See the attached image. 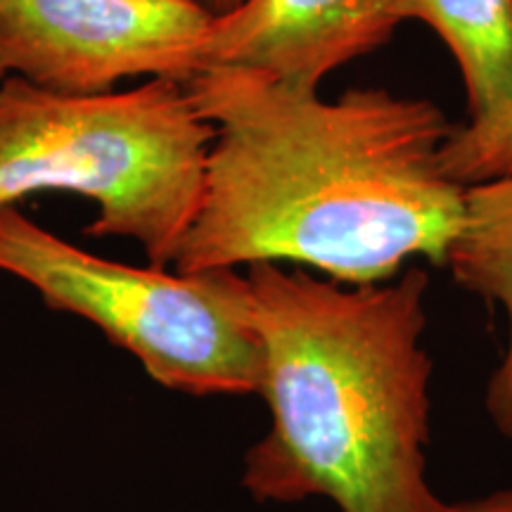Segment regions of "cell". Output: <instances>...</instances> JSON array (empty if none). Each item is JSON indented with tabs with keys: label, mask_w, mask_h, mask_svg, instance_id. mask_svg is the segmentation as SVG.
<instances>
[{
	"label": "cell",
	"mask_w": 512,
	"mask_h": 512,
	"mask_svg": "<svg viewBox=\"0 0 512 512\" xmlns=\"http://www.w3.org/2000/svg\"><path fill=\"white\" fill-rule=\"evenodd\" d=\"M214 126L185 81L131 91L53 93L0 79V207L36 192L95 202L83 233L136 240L150 266L169 268L200 211Z\"/></svg>",
	"instance_id": "cell-3"
},
{
	"label": "cell",
	"mask_w": 512,
	"mask_h": 512,
	"mask_svg": "<svg viewBox=\"0 0 512 512\" xmlns=\"http://www.w3.org/2000/svg\"><path fill=\"white\" fill-rule=\"evenodd\" d=\"M185 88L214 140L174 271L292 264L356 287L415 259L446 266L465 188L441 169L456 126L432 100H323L242 69H200Z\"/></svg>",
	"instance_id": "cell-1"
},
{
	"label": "cell",
	"mask_w": 512,
	"mask_h": 512,
	"mask_svg": "<svg viewBox=\"0 0 512 512\" xmlns=\"http://www.w3.org/2000/svg\"><path fill=\"white\" fill-rule=\"evenodd\" d=\"M441 169L463 188L512 174V110L494 121L453 128L441 147Z\"/></svg>",
	"instance_id": "cell-9"
},
{
	"label": "cell",
	"mask_w": 512,
	"mask_h": 512,
	"mask_svg": "<svg viewBox=\"0 0 512 512\" xmlns=\"http://www.w3.org/2000/svg\"><path fill=\"white\" fill-rule=\"evenodd\" d=\"M211 19L202 0H0V79L69 95L185 81Z\"/></svg>",
	"instance_id": "cell-5"
},
{
	"label": "cell",
	"mask_w": 512,
	"mask_h": 512,
	"mask_svg": "<svg viewBox=\"0 0 512 512\" xmlns=\"http://www.w3.org/2000/svg\"><path fill=\"white\" fill-rule=\"evenodd\" d=\"M396 15L427 24L451 50L470 124L512 110V0H399Z\"/></svg>",
	"instance_id": "cell-8"
},
{
	"label": "cell",
	"mask_w": 512,
	"mask_h": 512,
	"mask_svg": "<svg viewBox=\"0 0 512 512\" xmlns=\"http://www.w3.org/2000/svg\"><path fill=\"white\" fill-rule=\"evenodd\" d=\"M396 5L399 0H240L211 19L195 72L242 69L318 93L335 69L392 41L401 24Z\"/></svg>",
	"instance_id": "cell-6"
},
{
	"label": "cell",
	"mask_w": 512,
	"mask_h": 512,
	"mask_svg": "<svg viewBox=\"0 0 512 512\" xmlns=\"http://www.w3.org/2000/svg\"><path fill=\"white\" fill-rule=\"evenodd\" d=\"M453 505H456V512H512V486L498 489L494 494H486L482 498H472V501Z\"/></svg>",
	"instance_id": "cell-10"
},
{
	"label": "cell",
	"mask_w": 512,
	"mask_h": 512,
	"mask_svg": "<svg viewBox=\"0 0 512 512\" xmlns=\"http://www.w3.org/2000/svg\"><path fill=\"white\" fill-rule=\"evenodd\" d=\"M0 271L50 309L91 320L147 375L192 396L259 394L264 351L247 273L136 268L83 252L15 204L0 207Z\"/></svg>",
	"instance_id": "cell-4"
},
{
	"label": "cell",
	"mask_w": 512,
	"mask_h": 512,
	"mask_svg": "<svg viewBox=\"0 0 512 512\" xmlns=\"http://www.w3.org/2000/svg\"><path fill=\"white\" fill-rule=\"evenodd\" d=\"M446 268L460 287L505 316V349L486 384L484 406L498 434L512 441V174L467 185Z\"/></svg>",
	"instance_id": "cell-7"
},
{
	"label": "cell",
	"mask_w": 512,
	"mask_h": 512,
	"mask_svg": "<svg viewBox=\"0 0 512 512\" xmlns=\"http://www.w3.org/2000/svg\"><path fill=\"white\" fill-rule=\"evenodd\" d=\"M202 3L207 5L211 15H226V12L233 10L240 0H202Z\"/></svg>",
	"instance_id": "cell-11"
},
{
	"label": "cell",
	"mask_w": 512,
	"mask_h": 512,
	"mask_svg": "<svg viewBox=\"0 0 512 512\" xmlns=\"http://www.w3.org/2000/svg\"><path fill=\"white\" fill-rule=\"evenodd\" d=\"M247 278L271 411L245 456L249 494L328 498L339 512H456L427 479V268L356 287L283 264H252Z\"/></svg>",
	"instance_id": "cell-2"
}]
</instances>
